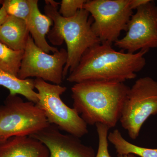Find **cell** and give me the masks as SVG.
Wrapping results in <instances>:
<instances>
[{
  "label": "cell",
  "mask_w": 157,
  "mask_h": 157,
  "mask_svg": "<svg viewBox=\"0 0 157 157\" xmlns=\"http://www.w3.org/2000/svg\"><path fill=\"white\" fill-rule=\"evenodd\" d=\"M148 52L117 51L112 45L101 43L85 52L67 80L77 83L88 81L124 82L134 79L146 65L144 56Z\"/></svg>",
  "instance_id": "cell-1"
},
{
  "label": "cell",
  "mask_w": 157,
  "mask_h": 157,
  "mask_svg": "<svg viewBox=\"0 0 157 157\" xmlns=\"http://www.w3.org/2000/svg\"><path fill=\"white\" fill-rule=\"evenodd\" d=\"M129 87L124 82L88 81L71 88L73 108L87 124L109 129L119 121Z\"/></svg>",
  "instance_id": "cell-2"
},
{
  "label": "cell",
  "mask_w": 157,
  "mask_h": 157,
  "mask_svg": "<svg viewBox=\"0 0 157 157\" xmlns=\"http://www.w3.org/2000/svg\"><path fill=\"white\" fill-rule=\"evenodd\" d=\"M45 2V15L53 23L48 34L49 41L54 45H60L64 41L67 45L68 58L63 71L64 78L78 66L85 52L101 42L93 32V19L87 11L81 9L73 17L66 18L59 13L58 7Z\"/></svg>",
  "instance_id": "cell-3"
},
{
  "label": "cell",
  "mask_w": 157,
  "mask_h": 157,
  "mask_svg": "<svg viewBox=\"0 0 157 157\" xmlns=\"http://www.w3.org/2000/svg\"><path fill=\"white\" fill-rule=\"evenodd\" d=\"M34 85L39 94L36 105L44 112L49 124L79 138L88 133L86 123L75 109L68 107L61 98L67 87L39 78L34 79Z\"/></svg>",
  "instance_id": "cell-4"
},
{
  "label": "cell",
  "mask_w": 157,
  "mask_h": 157,
  "mask_svg": "<svg viewBox=\"0 0 157 157\" xmlns=\"http://www.w3.org/2000/svg\"><path fill=\"white\" fill-rule=\"evenodd\" d=\"M49 124L36 104L9 94L0 106V142L16 136H31Z\"/></svg>",
  "instance_id": "cell-5"
},
{
  "label": "cell",
  "mask_w": 157,
  "mask_h": 157,
  "mask_svg": "<svg viewBox=\"0 0 157 157\" xmlns=\"http://www.w3.org/2000/svg\"><path fill=\"white\" fill-rule=\"evenodd\" d=\"M157 114V82L151 77L137 79L129 88L119 121L133 140L150 117Z\"/></svg>",
  "instance_id": "cell-6"
},
{
  "label": "cell",
  "mask_w": 157,
  "mask_h": 157,
  "mask_svg": "<svg viewBox=\"0 0 157 157\" xmlns=\"http://www.w3.org/2000/svg\"><path fill=\"white\" fill-rule=\"evenodd\" d=\"M93 21L92 29L101 43L112 45L126 32L133 10L130 0H89L84 4Z\"/></svg>",
  "instance_id": "cell-7"
},
{
  "label": "cell",
  "mask_w": 157,
  "mask_h": 157,
  "mask_svg": "<svg viewBox=\"0 0 157 157\" xmlns=\"http://www.w3.org/2000/svg\"><path fill=\"white\" fill-rule=\"evenodd\" d=\"M67 58V50L63 48L52 55L46 53L36 45L30 35L17 77L25 79L35 77L60 85L64 78L63 71Z\"/></svg>",
  "instance_id": "cell-8"
},
{
  "label": "cell",
  "mask_w": 157,
  "mask_h": 157,
  "mask_svg": "<svg viewBox=\"0 0 157 157\" xmlns=\"http://www.w3.org/2000/svg\"><path fill=\"white\" fill-rule=\"evenodd\" d=\"M114 44L122 51L131 53L157 48V6L154 1L150 0L136 9L125 36Z\"/></svg>",
  "instance_id": "cell-9"
},
{
  "label": "cell",
  "mask_w": 157,
  "mask_h": 157,
  "mask_svg": "<svg viewBox=\"0 0 157 157\" xmlns=\"http://www.w3.org/2000/svg\"><path fill=\"white\" fill-rule=\"evenodd\" d=\"M56 126L49 124L29 136L46 147L49 157H95V151L91 146L82 144L78 137L62 134Z\"/></svg>",
  "instance_id": "cell-10"
},
{
  "label": "cell",
  "mask_w": 157,
  "mask_h": 157,
  "mask_svg": "<svg viewBox=\"0 0 157 157\" xmlns=\"http://www.w3.org/2000/svg\"><path fill=\"white\" fill-rule=\"evenodd\" d=\"M46 147L29 136H16L0 142V157H49Z\"/></svg>",
  "instance_id": "cell-11"
},
{
  "label": "cell",
  "mask_w": 157,
  "mask_h": 157,
  "mask_svg": "<svg viewBox=\"0 0 157 157\" xmlns=\"http://www.w3.org/2000/svg\"><path fill=\"white\" fill-rule=\"evenodd\" d=\"M31 10L28 19L26 21L29 32L36 45L46 53H54L59 50L51 46L46 41L51 26L53 24L52 20L45 14H42L38 7V1L31 0Z\"/></svg>",
  "instance_id": "cell-12"
},
{
  "label": "cell",
  "mask_w": 157,
  "mask_h": 157,
  "mask_svg": "<svg viewBox=\"0 0 157 157\" xmlns=\"http://www.w3.org/2000/svg\"><path fill=\"white\" fill-rule=\"evenodd\" d=\"M29 36L25 21L13 15H8L0 27V42L13 50H24Z\"/></svg>",
  "instance_id": "cell-13"
},
{
  "label": "cell",
  "mask_w": 157,
  "mask_h": 157,
  "mask_svg": "<svg viewBox=\"0 0 157 157\" xmlns=\"http://www.w3.org/2000/svg\"><path fill=\"white\" fill-rule=\"evenodd\" d=\"M0 86L9 90V94L22 95L36 104L39 101V94L34 90V79H20L17 76L0 70Z\"/></svg>",
  "instance_id": "cell-14"
},
{
  "label": "cell",
  "mask_w": 157,
  "mask_h": 157,
  "mask_svg": "<svg viewBox=\"0 0 157 157\" xmlns=\"http://www.w3.org/2000/svg\"><path fill=\"white\" fill-rule=\"evenodd\" d=\"M108 140L113 144L117 155L132 154L140 157H157V148L137 146L126 140L119 130L109 132Z\"/></svg>",
  "instance_id": "cell-15"
},
{
  "label": "cell",
  "mask_w": 157,
  "mask_h": 157,
  "mask_svg": "<svg viewBox=\"0 0 157 157\" xmlns=\"http://www.w3.org/2000/svg\"><path fill=\"white\" fill-rule=\"evenodd\" d=\"M24 50H12L0 42V70L17 76Z\"/></svg>",
  "instance_id": "cell-16"
},
{
  "label": "cell",
  "mask_w": 157,
  "mask_h": 157,
  "mask_svg": "<svg viewBox=\"0 0 157 157\" xmlns=\"http://www.w3.org/2000/svg\"><path fill=\"white\" fill-rule=\"evenodd\" d=\"M2 6L8 15L27 21L31 10V0H5Z\"/></svg>",
  "instance_id": "cell-17"
},
{
  "label": "cell",
  "mask_w": 157,
  "mask_h": 157,
  "mask_svg": "<svg viewBox=\"0 0 157 157\" xmlns=\"http://www.w3.org/2000/svg\"><path fill=\"white\" fill-rule=\"evenodd\" d=\"M98 137V152L95 157H111L108 148V135L109 128L101 124L96 125Z\"/></svg>",
  "instance_id": "cell-18"
},
{
  "label": "cell",
  "mask_w": 157,
  "mask_h": 157,
  "mask_svg": "<svg viewBox=\"0 0 157 157\" xmlns=\"http://www.w3.org/2000/svg\"><path fill=\"white\" fill-rule=\"evenodd\" d=\"M86 2L87 0H62L59 13L66 18L73 17L79 10L83 9Z\"/></svg>",
  "instance_id": "cell-19"
},
{
  "label": "cell",
  "mask_w": 157,
  "mask_h": 157,
  "mask_svg": "<svg viewBox=\"0 0 157 157\" xmlns=\"http://www.w3.org/2000/svg\"><path fill=\"white\" fill-rule=\"evenodd\" d=\"M150 0H130V6L132 10H136L140 6L146 4Z\"/></svg>",
  "instance_id": "cell-20"
},
{
  "label": "cell",
  "mask_w": 157,
  "mask_h": 157,
  "mask_svg": "<svg viewBox=\"0 0 157 157\" xmlns=\"http://www.w3.org/2000/svg\"><path fill=\"white\" fill-rule=\"evenodd\" d=\"M8 15L5 7L2 6L0 9V27L7 19Z\"/></svg>",
  "instance_id": "cell-21"
},
{
  "label": "cell",
  "mask_w": 157,
  "mask_h": 157,
  "mask_svg": "<svg viewBox=\"0 0 157 157\" xmlns=\"http://www.w3.org/2000/svg\"><path fill=\"white\" fill-rule=\"evenodd\" d=\"M117 157H138L135 155L132 154L120 155H117Z\"/></svg>",
  "instance_id": "cell-22"
},
{
  "label": "cell",
  "mask_w": 157,
  "mask_h": 157,
  "mask_svg": "<svg viewBox=\"0 0 157 157\" xmlns=\"http://www.w3.org/2000/svg\"><path fill=\"white\" fill-rule=\"evenodd\" d=\"M4 2V1H3V0H0V5H3Z\"/></svg>",
  "instance_id": "cell-23"
}]
</instances>
